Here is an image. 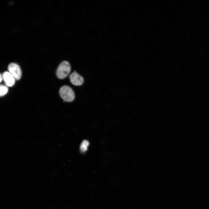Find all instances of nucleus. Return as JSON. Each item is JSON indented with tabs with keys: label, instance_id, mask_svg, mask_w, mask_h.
I'll return each instance as SVG.
<instances>
[{
	"label": "nucleus",
	"instance_id": "nucleus-1",
	"mask_svg": "<svg viewBox=\"0 0 209 209\" xmlns=\"http://www.w3.org/2000/svg\"><path fill=\"white\" fill-rule=\"evenodd\" d=\"M71 69L69 63L66 61H62L59 65L56 71L57 77L60 79H64L69 74Z\"/></svg>",
	"mask_w": 209,
	"mask_h": 209
},
{
	"label": "nucleus",
	"instance_id": "nucleus-2",
	"mask_svg": "<svg viewBox=\"0 0 209 209\" xmlns=\"http://www.w3.org/2000/svg\"><path fill=\"white\" fill-rule=\"evenodd\" d=\"M59 94L63 100L67 102H72L75 98V94L73 89L68 85H65L60 87Z\"/></svg>",
	"mask_w": 209,
	"mask_h": 209
},
{
	"label": "nucleus",
	"instance_id": "nucleus-3",
	"mask_svg": "<svg viewBox=\"0 0 209 209\" xmlns=\"http://www.w3.org/2000/svg\"><path fill=\"white\" fill-rule=\"evenodd\" d=\"M9 72L15 78L16 80H19L21 78L22 72L21 69L17 64L12 63L8 67Z\"/></svg>",
	"mask_w": 209,
	"mask_h": 209
},
{
	"label": "nucleus",
	"instance_id": "nucleus-4",
	"mask_svg": "<svg viewBox=\"0 0 209 209\" xmlns=\"http://www.w3.org/2000/svg\"><path fill=\"white\" fill-rule=\"evenodd\" d=\"M69 78L70 82L75 86L81 85L84 82L83 77L75 71H74L70 74Z\"/></svg>",
	"mask_w": 209,
	"mask_h": 209
},
{
	"label": "nucleus",
	"instance_id": "nucleus-5",
	"mask_svg": "<svg viewBox=\"0 0 209 209\" xmlns=\"http://www.w3.org/2000/svg\"><path fill=\"white\" fill-rule=\"evenodd\" d=\"M2 76L3 80L8 87H12L14 85L16 80L9 71L5 72Z\"/></svg>",
	"mask_w": 209,
	"mask_h": 209
},
{
	"label": "nucleus",
	"instance_id": "nucleus-6",
	"mask_svg": "<svg viewBox=\"0 0 209 209\" xmlns=\"http://www.w3.org/2000/svg\"><path fill=\"white\" fill-rule=\"evenodd\" d=\"M8 91V87L3 85H1L0 86V96L1 97L5 96Z\"/></svg>",
	"mask_w": 209,
	"mask_h": 209
},
{
	"label": "nucleus",
	"instance_id": "nucleus-7",
	"mask_svg": "<svg viewBox=\"0 0 209 209\" xmlns=\"http://www.w3.org/2000/svg\"><path fill=\"white\" fill-rule=\"evenodd\" d=\"M89 144V142L87 140H84L81 143L80 146L81 151L82 152H85L87 151Z\"/></svg>",
	"mask_w": 209,
	"mask_h": 209
},
{
	"label": "nucleus",
	"instance_id": "nucleus-8",
	"mask_svg": "<svg viewBox=\"0 0 209 209\" xmlns=\"http://www.w3.org/2000/svg\"><path fill=\"white\" fill-rule=\"evenodd\" d=\"M0 79H1V82L3 80V77L2 75L1 74V76H0Z\"/></svg>",
	"mask_w": 209,
	"mask_h": 209
}]
</instances>
